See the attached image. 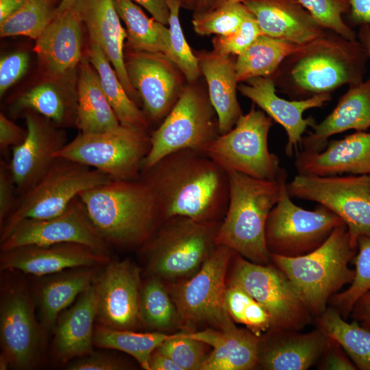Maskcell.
<instances>
[{
  "label": "cell",
  "mask_w": 370,
  "mask_h": 370,
  "mask_svg": "<svg viewBox=\"0 0 370 370\" xmlns=\"http://www.w3.org/2000/svg\"><path fill=\"white\" fill-rule=\"evenodd\" d=\"M207 83L210 101L216 112L219 134L232 130L243 114L237 99L238 80L234 56L214 50L195 52Z\"/></svg>",
  "instance_id": "cell-28"
},
{
  "label": "cell",
  "mask_w": 370,
  "mask_h": 370,
  "mask_svg": "<svg viewBox=\"0 0 370 370\" xmlns=\"http://www.w3.org/2000/svg\"><path fill=\"white\" fill-rule=\"evenodd\" d=\"M171 336L159 332H137L98 324L95 326L93 345L125 352L134 358L144 369L150 370L151 354Z\"/></svg>",
  "instance_id": "cell-38"
},
{
  "label": "cell",
  "mask_w": 370,
  "mask_h": 370,
  "mask_svg": "<svg viewBox=\"0 0 370 370\" xmlns=\"http://www.w3.org/2000/svg\"><path fill=\"white\" fill-rule=\"evenodd\" d=\"M357 38L370 59V25H360L357 32Z\"/></svg>",
  "instance_id": "cell-58"
},
{
  "label": "cell",
  "mask_w": 370,
  "mask_h": 370,
  "mask_svg": "<svg viewBox=\"0 0 370 370\" xmlns=\"http://www.w3.org/2000/svg\"><path fill=\"white\" fill-rule=\"evenodd\" d=\"M140 178L153 192L163 221L184 217L221 222L227 210L228 173L202 152H173L141 172Z\"/></svg>",
  "instance_id": "cell-1"
},
{
  "label": "cell",
  "mask_w": 370,
  "mask_h": 370,
  "mask_svg": "<svg viewBox=\"0 0 370 370\" xmlns=\"http://www.w3.org/2000/svg\"><path fill=\"white\" fill-rule=\"evenodd\" d=\"M29 61L27 52L18 51L3 56L0 60V95L16 83L26 72Z\"/></svg>",
  "instance_id": "cell-48"
},
{
  "label": "cell",
  "mask_w": 370,
  "mask_h": 370,
  "mask_svg": "<svg viewBox=\"0 0 370 370\" xmlns=\"http://www.w3.org/2000/svg\"><path fill=\"white\" fill-rule=\"evenodd\" d=\"M112 179L82 164L56 158L45 175L19 196L1 229L0 241L27 219H47L62 213L79 195Z\"/></svg>",
  "instance_id": "cell-9"
},
{
  "label": "cell",
  "mask_w": 370,
  "mask_h": 370,
  "mask_svg": "<svg viewBox=\"0 0 370 370\" xmlns=\"http://www.w3.org/2000/svg\"><path fill=\"white\" fill-rule=\"evenodd\" d=\"M316 365L321 370L358 369L343 347L332 338Z\"/></svg>",
  "instance_id": "cell-51"
},
{
  "label": "cell",
  "mask_w": 370,
  "mask_h": 370,
  "mask_svg": "<svg viewBox=\"0 0 370 370\" xmlns=\"http://www.w3.org/2000/svg\"><path fill=\"white\" fill-rule=\"evenodd\" d=\"M227 284L237 285L261 304L271 319L270 330L301 331L313 316L297 291L274 264L251 262L236 253Z\"/></svg>",
  "instance_id": "cell-13"
},
{
  "label": "cell",
  "mask_w": 370,
  "mask_h": 370,
  "mask_svg": "<svg viewBox=\"0 0 370 370\" xmlns=\"http://www.w3.org/2000/svg\"><path fill=\"white\" fill-rule=\"evenodd\" d=\"M27 130H23L3 113L0 114V149L4 153L9 147L20 145L25 138Z\"/></svg>",
  "instance_id": "cell-52"
},
{
  "label": "cell",
  "mask_w": 370,
  "mask_h": 370,
  "mask_svg": "<svg viewBox=\"0 0 370 370\" xmlns=\"http://www.w3.org/2000/svg\"><path fill=\"white\" fill-rule=\"evenodd\" d=\"M221 222L184 217L163 221L143 245L151 275L173 280L195 273L217 246L215 237Z\"/></svg>",
  "instance_id": "cell-6"
},
{
  "label": "cell",
  "mask_w": 370,
  "mask_h": 370,
  "mask_svg": "<svg viewBox=\"0 0 370 370\" xmlns=\"http://www.w3.org/2000/svg\"><path fill=\"white\" fill-rule=\"evenodd\" d=\"M99 236L108 245H143L163 223L153 192L140 177L112 180L79 196Z\"/></svg>",
  "instance_id": "cell-3"
},
{
  "label": "cell",
  "mask_w": 370,
  "mask_h": 370,
  "mask_svg": "<svg viewBox=\"0 0 370 370\" xmlns=\"http://www.w3.org/2000/svg\"><path fill=\"white\" fill-rule=\"evenodd\" d=\"M312 128L302 138L301 150L319 152L326 147L332 136L350 130L366 131L370 128V77L349 86L333 110Z\"/></svg>",
  "instance_id": "cell-27"
},
{
  "label": "cell",
  "mask_w": 370,
  "mask_h": 370,
  "mask_svg": "<svg viewBox=\"0 0 370 370\" xmlns=\"http://www.w3.org/2000/svg\"><path fill=\"white\" fill-rule=\"evenodd\" d=\"M349 25H370V0H349Z\"/></svg>",
  "instance_id": "cell-53"
},
{
  "label": "cell",
  "mask_w": 370,
  "mask_h": 370,
  "mask_svg": "<svg viewBox=\"0 0 370 370\" xmlns=\"http://www.w3.org/2000/svg\"><path fill=\"white\" fill-rule=\"evenodd\" d=\"M150 13L157 21L168 26L169 19V8L168 0H133Z\"/></svg>",
  "instance_id": "cell-55"
},
{
  "label": "cell",
  "mask_w": 370,
  "mask_h": 370,
  "mask_svg": "<svg viewBox=\"0 0 370 370\" xmlns=\"http://www.w3.org/2000/svg\"><path fill=\"white\" fill-rule=\"evenodd\" d=\"M101 267H81L57 272L38 286L36 302L43 332L54 328L60 313L96 281Z\"/></svg>",
  "instance_id": "cell-30"
},
{
  "label": "cell",
  "mask_w": 370,
  "mask_h": 370,
  "mask_svg": "<svg viewBox=\"0 0 370 370\" xmlns=\"http://www.w3.org/2000/svg\"><path fill=\"white\" fill-rule=\"evenodd\" d=\"M349 317L362 327L370 330V291L365 293L358 299Z\"/></svg>",
  "instance_id": "cell-54"
},
{
  "label": "cell",
  "mask_w": 370,
  "mask_h": 370,
  "mask_svg": "<svg viewBox=\"0 0 370 370\" xmlns=\"http://www.w3.org/2000/svg\"><path fill=\"white\" fill-rule=\"evenodd\" d=\"M139 312L140 323L153 330H166L179 319L173 299L160 278L154 275L142 285Z\"/></svg>",
  "instance_id": "cell-39"
},
{
  "label": "cell",
  "mask_w": 370,
  "mask_h": 370,
  "mask_svg": "<svg viewBox=\"0 0 370 370\" xmlns=\"http://www.w3.org/2000/svg\"><path fill=\"white\" fill-rule=\"evenodd\" d=\"M73 6L86 26L90 41L101 49L125 90L135 101L139 95L130 81L125 64L127 32L121 23L114 0H77Z\"/></svg>",
  "instance_id": "cell-24"
},
{
  "label": "cell",
  "mask_w": 370,
  "mask_h": 370,
  "mask_svg": "<svg viewBox=\"0 0 370 370\" xmlns=\"http://www.w3.org/2000/svg\"><path fill=\"white\" fill-rule=\"evenodd\" d=\"M262 34L256 19L250 12L234 32L214 36L212 40V50L223 55L238 56Z\"/></svg>",
  "instance_id": "cell-47"
},
{
  "label": "cell",
  "mask_w": 370,
  "mask_h": 370,
  "mask_svg": "<svg viewBox=\"0 0 370 370\" xmlns=\"http://www.w3.org/2000/svg\"><path fill=\"white\" fill-rule=\"evenodd\" d=\"M64 243L82 244L108 254V245L93 227L78 197L55 217L21 221L8 236L1 241V250Z\"/></svg>",
  "instance_id": "cell-17"
},
{
  "label": "cell",
  "mask_w": 370,
  "mask_h": 370,
  "mask_svg": "<svg viewBox=\"0 0 370 370\" xmlns=\"http://www.w3.org/2000/svg\"><path fill=\"white\" fill-rule=\"evenodd\" d=\"M114 3L125 25L132 49L163 53L166 56L170 44L167 25L149 18L133 0H114Z\"/></svg>",
  "instance_id": "cell-35"
},
{
  "label": "cell",
  "mask_w": 370,
  "mask_h": 370,
  "mask_svg": "<svg viewBox=\"0 0 370 370\" xmlns=\"http://www.w3.org/2000/svg\"><path fill=\"white\" fill-rule=\"evenodd\" d=\"M25 118V138L12 148L9 164L18 197L45 175L56 159L55 154L67 143L64 134L49 119L31 110Z\"/></svg>",
  "instance_id": "cell-19"
},
{
  "label": "cell",
  "mask_w": 370,
  "mask_h": 370,
  "mask_svg": "<svg viewBox=\"0 0 370 370\" xmlns=\"http://www.w3.org/2000/svg\"><path fill=\"white\" fill-rule=\"evenodd\" d=\"M110 261L108 254L88 246L64 243L49 245H25L1 251V271H18L46 276L68 269L103 267Z\"/></svg>",
  "instance_id": "cell-21"
},
{
  "label": "cell",
  "mask_w": 370,
  "mask_h": 370,
  "mask_svg": "<svg viewBox=\"0 0 370 370\" xmlns=\"http://www.w3.org/2000/svg\"><path fill=\"white\" fill-rule=\"evenodd\" d=\"M167 3L170 12V44L166 56L180 69L188 83L195 82L201 73L195 53L188 45L181 26V0H168Z\"/></svg>",
  "instance_id": "cell-43"
},
{
  "label": "cell",
  "mask_w": 370,
  "mask_h": 370,
  "mask_svg": "<svg viewBox=\"0 0 370 370\" xmlns=\"http://www.w3.org/2000/svg\"><path fill=\"white\" fill-rule=\"evenodd\" d=\"M90 62L95 69L101 87L121 125L148 129V121L132 99L114 68L101 49L90 41L88 47Z\"/></svg>",
  "instance_id": "cell-34"
},
{
  "label": "cell",
  "mask_w": 370,
  "mask_h": 370,
  "mask_svg": "<svg viewBox=\"0 0 370 370\" xmlns=\"http://www.w3.org/2000/svg\"><path fill=\"white\" fill-rule=\"evenodd\" d=\"M198 0H181L182 8L193 10H195L197 5Z\"/></svg>",
  "instance_id": "cell-62"
},
{
  "label": "cell",
  "mask_w": 370,
  "mask_h": 370,
  "mask_svg": "<svg viewBox=\"0 0 370 370\" xmlns=\"http://www.w3.org/2000/svg\"><path fill=\"white\" fill-rule=\"evenodd\" d=\"M97 319L115 329L134 330L140 321L142 288L139 268L130 260L110 261L94 283Z\"/></svg>",
  "instance_id": "cell-18"
},
{
  "label": "cell",
  "mask_w": 370,
  "mask_h": 370,
  "mask_svg": "<svg viewBox=\"0 0 370 370\" xmlns=\"http://www.w3.org/2000/svg\"><path fill=\"white\" fill-rule=\"evenodd\" d=\"M149 367L150 370H181L169 357L157 349L151 356Z\"/></svg>",
  "instance_id": "cell-56"
},
{
  "label": "cell",
  "mask_w": 370,
  "mask_h": 370,
  "mask_svg": "<svg viewBox=\"0 0 370 370\" xmlns=\"http://www.w3.org/2000/svg\"><path fill=\"white\" fill-rule=\"evenodd\" d=\"M286 178L285 170L278 178L280 197L269 214L265 239L270 255L292 258L314 251L345 223L323 205L308 210L294 204L287 190Z\"/></svg>",
  "instance_id": "cell-11"
},
{
  "label": "cell",
  "mask_w": 370,
  "mask_h": 370,
  "mask_svg": "<svg viewBox=\"0 0 370 370\" xmlns=\"http://www.w3.org/2000/svg\"><path fill=\"white\" fill-rule=\"evenodd\" d=\"M53 1V0H52Z\"/></svg>",
  "instance_id": "cell-64"
},
{
  "label": "cell",
  "mask_w": 370,
  "mask_h": 370,
  "mask_svg": "<svg viewBox=\"0 0 370 370\" xmlns=\"http://www.w3.org/2000/svg\"><path fill=\"white\" fill-rule=\"evenodd\" d=\"M352 261L355 265L353 281L345 291L334 295L328 303L345 319L349 317L358 299L370 291V237L358 238L357 252Z\"/></svg>",
  "instance_id": "cell-41"
},
{
  "label": "cell",
  "mask_w": 370,
  "mask_h": 370,
  "mask_svg": "<svg viewBox=\"0 0 370 370\" xmlns=\"http://www.w3.org/2000/svg\"><path fill=\"white\" fill-rule=\"evenodd\" d=\"M244 0H213L210 10L214 9L227 4L241 3Z\"/></svg>",
  "instance_id": "cell-61"
},
{
  "label": "cell",
  "mask_w": 370,
  "mask_h": 370,
  "mask_svg": "<svg viewBox=\"0 0 370 370\" xmlns=\"http://www.w3.org/2000/svg\"><path fill=\"white\" fill-rule=\"evenodd\" d=\"M227 173L229 201L215 243L228 247L251 262L267 264L271 255L266 244V223L280 197V182L257 179L236 171Z\"/></svg>",
  "instance_id": "cell-4"
},
{
  "label": "cell",
  "mask_w": 370,
  "mask_h": 370,
  "mask_svg": "<svg viewBox=\"0 0 370 370\" xmlns=\"http://www.w3.org/2000/svg\"><path fill=\"white\" fill-rule=\"evenodd\" d=\"M82 23L73 6L55 16L36 40L35 51L51 77L62 78L67 75L79 62Z\"/></svg>",
  "instance_id": "cell-26"
},
{
  "label": "cell",
  "mask_w": 370,
  "mask_h": 370,
  "mask_svg": "<svg viewBox=\"0 0 370 370\" xmlns=\"http://www.w3.org/2000/svg\"><path fill=\"white\" fill-rule=\"evenodd\" d=\"M356 252L343 224L314 251L292 258L271 255V262L290 280L315 319L325 310L330 298L353 281L355 270L349 264Z\"/></svg>",
  "instance_id": "cell-5"
},
{
  "label": "cell",
  "mask_w": 370,
  "mask_h": 370,
  "mask_svg": "<svg viewBox=\"0 0 370 370\" xmlns=\"http://www.w3.org/2000/svg\"><path fill=\"white\" fill-rule=\"evenodd\" d=\"M234 252L217 245L199 269L176 288L173 299L184 323H208L221 330L236 326L225 301L227 271Z\"/></svg>",
  "instance_id": "cell-14"
},
{
  "label": "cell",
  "mask_w": 370,
  "mask_h": 370,
  "mask_svg": "<svg viewBox=\"0 0 370 370\" xmlns=\"http://www.w3.org/2000/svg\"><path fill=\"white\" fill-rule=\"evenodd\" d=\"M250 12L243 2L224 5L193 14L194 31L200 36L225 35L236 30Z\"/></svg>",
  "instance_id": "cell-44"
},
{
  "label": "cell",
  "mask_w": 370,
  "mask_h": 370,
  "mask_svg": "<svg viewBox=\"0 0 370 370\" xmlns=\"http://www.w3.org/2000/svg\"><path fill=\"white\" fill-rule=\"evenodd\" d=\"M315 321L317 327L343 347L358 369L370 370V330L354 321H346L330 306Z\"/></svg>",
  "instance_id": "cell-37"
},
{
  "label": "cell",
  "mask_w": 370,
  "mask_h": 370,
  "mask_svg": "<svg viewBox=\"0 0 370 370\" xmlns=\"http://www.w3.org/2000/svg\"><path fill=\"white\" fill-rule=\"evenodd\" d=\"M27 0H0V23L20 9Z\"/></svg>",
  "instance_id": "cell-57"
},
{
  "label": "cell",
  "mask_w": 370,
  "mask_h": 370,
  "mask_svg": "<svg viewBox=\"0 0 370 370\" xmlns=\"http://www.w3.org/2000/svg\"><path fill=\"white\" fill-rule=\"evenodd\" d=\"M77 1V0H62L59 5L56 8L55 16L61 14L66 10L72 8Z\"/></svg>",
  "instance_id": "cell-59"
},
{
  "label": "cell",
  "mask_w": 370,
  "mask_h": 370,
  "mask_svg": "<svg viewBox=\"0 0 370 370\" xmlns=\"http://www.w3.org/2000/svg\"><path fill=\"white\" fill-rule=\"evenodd\" d=\"M238 90L258 106L285 130L287 143L285 153L292 156L301 146L303 134L316 121L312 116L304 118L305 111L321 108L330 101L331 94L325 93L301 100H287L277 95L275 84L271 77H258L241 82Z\"/></svg>",
  "instance_id": "cell-20"
},
{
  "label": "cell",
  "mask_w": 370,
  "mask_h": 370,
  "mask_svg": "<svg viewBox=\"0 0 370 370\" xmlns=\"http://www.w3.org/2000/svg\"><path fill=\"white\" fill-rule=\"evenodd\" d=\"M10 165L4 162L0 164V227L14 210L18 199Z\"/></svg>",
  "instance_id": "cell-50"
},
{
  "label": "cell",
  "mask_w": 370,
  "mask_h": 370,
  "mask_svg": "<svg viewBox=\"0 0 370 370\" xmlns=\"http://www.w3.org/2000/svg\"><path fill=\"white\" fill-rule=\"evenodd\" d=\"M213 0H198L195 14L202 13L210 10Z\"/></svg>",
  "instance_id": "cell-60"
},
{
  "label": "cell",
  "mask_w": 370,
  "mask_h": 370,
  "mask_svg": "<svg viewBox=\"0 0 370 370\" xmlns=\"http://www.w3.org/2000/svg\"><path fill=\"white\" fill-rule=\"evenodd\" d=\"M225 301L234 321L245 325L256 336H260L271 329L269 312L241 287L227 284Z\"/></svg>",
  "instance_id": "cell-42"
},
{
  "label": "cell",
  "mask_w": 370,
  "mask_h": 370,
  "mask_svg": "<svg viewBox=\"0 0 370 370\" xmlns=\"http://www.w3.org/2000/svg\"><path fill=\"white\" fill-rule=\"evenodd\" d=\"M368 60L358 39L327 29L286 57L271 77L277 92L293 100L306 99L362 82Z\"/></svg>",
  "instance_id": "cell-2"
},
{
  "label": "cell",
  "mask_w": 370,
  "mask_h": 370,
  "mask_svg": "<svg viewBox=\"0 0 370 370\" xmlns=\"http://www.w3.org/2000/svg\"><path fill=\"white\" fill-rule=\"evenodd\" d=\"M295 167L299 175H370V132L356 131L332 140L319 152L301 150L296 153Z\"/></svg>",
  "instance_id": "cell-23"
},
{
  "label": "cell",
  "mask_w": 370,
  "mask_h": 370,
  "mask_svg": "<svg viewBox=\"0 0 370 370\" xmlns=\"http://www.w3.org/2000/svg\"><path fill=\"white\" fill-rule=\"evenodd\" d=\"M273 119L253 103L234 127L219 134L204 150L227 173L236 171L261 180H278L285 171L280 159L269 149Z\"/></svg>",
  "instance_id": "cell-10"
},
{
  "label": "cell",
  "mask_w": 370,
  "mask_h": 370,
  "mask_svg": "<svg viewBox=\"0 0 370 370\" xmlns=\"http://www.w3.org/2000/svg\"><path fill=\"white\" fill-rule=\"evenodd\" d=\"M302 5L326 29L332 30L343 38L357 40L355 32L344 19L350 10L349 0H299Z\"/></svg>",
  "instance_id": "cell-46"
},
{
  "label": "cell",
  "mask_w": 370,
  "mask_h": 370,
  "mask_svg": "<svg viewBox=\"0 0 370 370\" xmlns=\"http://www.w3.org/2000/svg\"><path fill=\"white\" fill-rule=\"evenodd\" d=\"M301 45L266 34L260 35L236 58L238 82L258 77H271L283 60Z\"/></svg>",
  "instance_id": "cell-33"
},
{
  "label": "cell",
  "mask_w": 370,
  "mask_h": 370,
  "mask_svg": "<svg viewBox=\"0 0 370 370\" xmlns=\"http://www.w3.org/2000/svg\"><path fill=\"white\" fill-rule=\"evenodd\" d=\"M10 367V363L8 356L4 352H1L0 354V369L5 370L8 369Z\"/></svg>",
  "instance_id": "cell-63"
},
{
  "label": "cell",
  "mask_w": 370,
  "mask_h": 370,
  "mask_svg": "<svg viewBox=\"0 0 370 370\" xmlns=\"http://www.w3.org/2000/svg\"><path fill=\"white\" fill-rule=\"evenodd\" d=\"M124 57L128 77L142 101L147 119L163 120L188 83L185 77L163 53L132 49Z\"/></svg>",
  "instance_id": "cell-16"
},
{
  "label": "cell",
  "mask_w": 370,
  "mask_h": 370,
  "mask_svg": "<svg viewBox=\"0 0 370 370\" xmlns=\"http://www.w3.org/2000/svg\"><path fill=\"white\" fill-rule=\"evenodd\" d=\"M286 186L291 197L317 202L336 214L354 247L360 236L370 237V175L297 174Z\"/></svg>",
  "instance_id": "cell-12"
},
{
  "label": "cell",
  "mask_w": 370,
  "mask_h": 370,
  "mask_svg": "<svg viewBox=\"0 0 370 370\" xmlns=\"http://www.w3.org/2000/svg\"><path fill=\"white\" fill-rule=\"evenodd\" d=\"M209 347L206 343L183 332L172 334L157 349L169 357L181 370H201L209 355Z\"/></svg>",
  "instance_id": "cell-45"
},
{
  "label": "cell",
  "mask_w": 370,
  "mask_h": 370,
  "mask_svg": "<svg viewBox=\"0 0 370 370\" xmlns=\"http://www.w3.org/2000/svg\"><path fill=\"white\" fill-rule=\"evenodd\" d=\"M126 369V366L113 356L101 352H94L75 358L69 361L66 369L68 370H119Z\"/></svg>",
  "instance_id": "cell-49"
},
{
  "label": "cell",
  "mask_w": 370,
  "mask_h": 370,
  "mask_svg": "<svg viewBox=\"0 0 370 370\" xmlns=\"http://www.w3.org/2000/svg\"><path fill=\"white\" fill-rule=\"evenodd\" d=\"M52 0H27L0 23L1 37L24 36L36 40L55 16Z\"/></svg>",
  "instance_id": "cell-40"
},
{
  "label": "cell",
  "mask_w": 370,
  "mask_h": 370,
  "mask_svg": "<svg viewBox=\"0 0 370 370\" xmlns=\"http://www.w3.org/2000/svg\"><path fill=\"white\" fill-rule=\"evenodd\" d=\"M13 112L31 110L49 119L56 125L77 120V97L50 82L34 86L13 103Z\"/></svg>",
  "instance_id": "cell-36"
},
{
  "label": "cell",
  "mask_w": 370,
  "mask_h": 370,
  "mask_svg": "<svg viewBox=\"0 0 370 370\" xmlns=\"http://www.w3.org/2000/svg\"><path fill=\"white\" fill-rule=\"evenodd\" d=\"M97 295L93 284L57 319L53 351L58 360L69 362L93 352L94 322L97 319Z\"/></svg>",
  "instance_id": "cell-29"
},
{
  "label": "cell",
  "mask_w": 370,
  "mask_h": 370,
  "mask_svg": "<svg viewBox=\"0 0 370 370\" xmlns=\"http://www.w3.org/2000/svg\"><path fill=\"white\" fill-rule=\"evenodd\" d=\"M27 286L19 282L1 286L0 341L10 367L27 369L37 362L43 332L35 315L36 303Z\"/></svg>",
  "instance_id": "cell-15"
},
{
  "label": "cell",
  "mask_w": 370,
  "mask_h": 370,
  "mask_svg": "<svg viewBox=\"0 0 370 370\" xmlns=\"http://www.w3.org/2000/svg\"><path fill=\"white\" fill-rule=\"evenodd\" d=\"M76 125L82 133H97L120 125L92 64L82 60L77 90Z\"/></svg>",
  "instance_id": "cell-32"
},
{
  "label": "cell",
  "mask_w": 370,
  "mask_h": 370,
  "mask_svg": "<svg viewBox=\"0 0 370 370\" xmlns=\"http://www.w3.org/2000/svg\"><path fill=\"white\" fill-rule=\"evenodd\" d=\"M197 82L186 84L172 109L150 134L151 146L141 172L177 151L203 153L219 135L217 116L208 90Z\"/></svg>",
  "instance_id": "cell-7"
},
{
  "label": "cell",
  "mask_w": 370,
  "mask_h": 370,
  "mask_svg": "<svg viewBox=\"0 0 370 370\" xmlns=\"http://www.w3.org/2000/svg\"><path fill=\"white\" fill-rule=\"evenodd\" d=\"M187 334L212 347L201 370H250L257 367L259 336L235 326L227 330H206Z\"/></svg>",
  "instance_id": "cell-31"
},
{
  "label": "cell",
  "mask_w": 370,
  "mask_h": 370,
  "mask_svg": "<svg viewBox=\"0 0 370 370\" xmlns=\"http://www.w3.org/2000/svg\"><path fill=\"white\" fill-rule=\"evenodd\" d=\"M150 146L147 130L120 124L102 132H79L55 158L97 169L112 180H132L140 177Z\"/></svg>",
  "instance_id": "cell-8"
},
{
  "label": "cell",
  "mask_w": 370,
  "mask_h": 370,
  "mask_svg": "<svg viewBox=\"0 0 370 370\" xmlns=\"http://www.w3.org/2000/svg\"><path fill=\"white\" fill-rule=\"evenodd\" d=\"M263 34L304 45L327 30L299 0H244Z\"/></svg>",
  "instance_id": "cell-25"
},
{
  "label": "cell",
  "mask_w": 370,
  "mask_h": 370,
  "mask_svg": "<svg viewBox=\"0 0 370 370\" xmlns=\"http://www.w3.org/2000/svg\"><path fill=\"white\" fill-rule=\"evenodd\" d=\"M330 341L318 327L306 333L269 330L259 336L257 367L266 370H307L316 365Z\"/></svg>",
  "instance_id": "cell-22"
}]
</instances>
